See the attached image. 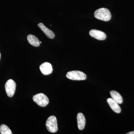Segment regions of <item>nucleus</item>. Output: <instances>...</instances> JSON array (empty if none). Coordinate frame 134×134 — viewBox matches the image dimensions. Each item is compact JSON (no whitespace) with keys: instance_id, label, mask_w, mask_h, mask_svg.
Wrapping results in <instances>:
<instances>
[{"instance_id":"obj_1","label":"nucleus","mask_w":134,"mask_h":134,"mask_svg":"<svg viewBox=\"0 0 134 134\" xmlns=\"http://www.w3.org/2000/svg\"><path fill=\"white\" fill-rule=\"evenodd\" d=\"M94 16L97 19L108 21L111 19V15L109 10L105 8H101L95 11Z\"/></svg>"},{"instance_id":"obj_2","label":"nucleus","mask_w":134,"mask_h":134,"mask_svg":"<svg viewBox=\"0 0 134 134\" xmlns=\"http://www.w3.org/2000/svg\"><path fill=\"white\" fill-rule=\"evenodd\" d=\"M66 76L68 79L75 81L85 80L87 77L86 75L83 72L78 70H73L68 72Z\"/></svg>"},{"instance_id":"obj_3","label":"nucleus","mask_w":134,"mask_h":134,"mask_svg":"<svg viewBox=\"0 0 134 134\" xmlns=\"http://www.w3.org/2000/svg\"><path fill=\"white\" fill-rule=\"evenodd\" d=\"M47 129L51 133H55L58 130L57 119L55 116L52 115L48 117L46 124Z\"/></svg>"},{"instance_id":"obj_4","label":"nucleus","mask_w":134,"mask_h":134,"mask_svg":"<svg viewBox=\"0 0 134 134\" xmlns=\"http://www.w3.org/2000/svg\"><path fill=\"white\" fill-rule=\"evenodd\" d=\"M33 100L39 106L41 107L46 106L49 103L47 96L43 93H39L33 96Z\"/></svg>"},{"instance_id":"obj_5","label":"nucleus","mask_w":134,"mask_h":134,"mask_svg":"<svg viewBox=\"0 0 134 134\" xmlns=\"http://www.w3.org/2000/svg\"><path fill=\"white\" fill-rule=\"evenodd\" d=\"M16 88V83L12 79H10L6 82L5 89L8 97H12L14 94Z\"/></svg>"},{"instance_id":"obj_6","label":"nucleus","mask_w":134,"mask_h":134,"mask_svg":"<svg viewBox=\"0 0 134 134\" xmlns=\"http://www.w3.org/2000/svg\"><path fill=\"white\" fill-rule=\"evenodd\" d=\"M40 69L41 73L45 75L50 74L53 72V68L50 63L45 62L41 64L40 66Z\"/></svg>"},{"instance_id":"obj_7","label":"nucleus","mask_w":134,"mask_h":134,"mask_svg":"<svg viewBox=\"0 0 134 134\" xmlns=\"http://www.w3.org/2000/svg\"><path fill=\"white\" fill-rule=\"evenodd\" d=\"M89 33L92 37L98 40H104L106 38V35L105 33L99 30H92Z\"/></svg>"},{"instance_id":"obj_8","label":"nucleus","mask_w":134,"mask_h":134,"mask_svg":"<svg viewBox=\"0 0 134 134\" xmlns=\"http://www.w3.org/2000/svg\"><path fill=\"white\" fill-rule=\"evenodd\" d=\"M38 26H39L43 32L45 34L47 37L48 38L50 39H53L55 37V34L52 30H50L46 27L42 23H40L38 24Z\"/></svg>"},{"instance_id":"obj_9","label":"nucleus","mask_w":134,"mask_h":134,"mask_svg":"<svg viewBox=\"0 0 134 134\" xmlns=\"http://www.w3.org/2000/svg\"><path fill=\"white\" fill-rule=\"evenodd\" d=\"M107 102L112 110L117 113H120L121 111V109L119 105V104L115 102L112 98H108L107 99Z\"/></svg>"},{"instance_id":"obj_10","label":"nucleus","mask_w":134,"mask_h":134,"mask_svg":"<svg viewBox=\"0 0 134 134\" xmlns=\"http://www.w3.org/2000/svg\"><path fill=\"white\" fill-rule=\"evenodd\" d=\"M77 126L80 130H82L85 127L86 120L84 115L82 113H79L77 116Z\"/></svg>"},{"instance_id":"obj_11","label":"nucleus","mask_w":134,"mask_h":134,"mask_svg":"<svg viewBox=\"0 0 134 134\" xmlns=\"http://www.w3.org/2000/svg\"><path fill=\"white\" fill-rule=\"evenodd\" d=\"M27 39L29 44L33 46L37 47L40 45V41L39 40L38 38L34 35L29 34L27 36Z\"/></svg>"},{"instance_id":"obj_12","label":"nucleus","mask_w":134,"mask_h":134,"mask_svg":"<svg viewBox=\"0 0 134 134\" xmlns=\"http://www.w3.org/2000/svg\"><path fill=\"white\" fill-rule=\"evenodd\" d=\"M111 98L115 100L119 104H121L123 102L122 97L121 96L119 93L115 91H111L110 92Z\"/></svg>"},{"instance_id":"obj_13","label":"nucleus","mask_w":134,"mask_h":134,"mask_svg":"<svg viewBox=\"0 0 134 134\" xmlns=\"http://www.w3.org/2000/svg\"><path fill=\"white\" fill-rule=\"evenodd\" d=\"M0 133L1 134H12L11 131L8 127L5 125H2L0 126Z\"/></svg>"},{"instance_id":"obj_14","label":"nucleus","mask_w":134,"mask_h":134,"mask_svg":"<svg viewBox=\"0 0 134 134\" xmlns=\"http://www.w3.org/2000/svg\"><path fill=\"white\" fill-rule=\"evenodd\" d=\"M127 134H134V131L129 132V133H127Z\"/></svg>"},{"instance_id":"obj_15","label":"nucleus","mask_w":134,"mask_h":134,"mask_svg":"<svg viewBox=\"0 0 134 134\" xmlns=\"http://www.w3.org/2000/svg\"><path fill=\"white\" fill-rule=\"evenodd\" d=\"M40 44H41L42 43V42L41 41H40Z\"/></svg>"},{"instance_id":"obj_16","label":"nucleus","mask_w":134,"mask_h":134,"mask_svg":"<svg viewBox=\"0 0 134 134\" xmlns=\"http://www.w3.org/2000/svg\"><path fill=\"white\" fill-rule=\"evenodd\" d=\"M0 58H1V53H0Z\"/></svg>"}]
</instances>
